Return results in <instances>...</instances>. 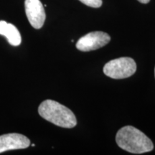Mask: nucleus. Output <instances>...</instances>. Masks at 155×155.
<instances>
[{
	"instance_id": "6e6552de",
	"label": "nucleus",
	"mask_w": 155,
	"mask_h": 155,
	"mask_svg": "<svg viewBox=\"0 0 155 155\" xmlns=\"http://www.w3.org/2000/svg\"><path fill=\"white\" fill-rule=\"evenodd\" d=\"M81 2L88 7L98 8L102 5V0H79Z\"/></svg>"
},
{
	"instance_id": "f257e3e1",
	"label": "nucleus",
	"mask_w": 155,
	"mask_h": 155,
	"mask_svg": "<svg viewBox=\"0 0 155 155\" xmlns=\"http://www.w3.org/2000/svg\"><path fill=\"white\" fill-rule=\"evenodd\" d=\"M118 146L133 154H143L154 149L152 141L137 128L127 126L119 129L116 136Z\"/></svg>"
},
{
	"instance_id": "9d476101",
	"label": "nucleus",
	"mask_w": 155,
	"mask_h": 155,
	"mask_svg": "<svg viewBox=\"0 0 155 155\" xmlns=\"http://www.w3.org/2000/svg\"><path fill=\"white\" fill-rule=\"evenodd\" d=\"M154 75H155V68H154Z\"/></svg>"
},
{
	"instance_id": "423d86ee",
	"label": "nucleus",
	"mask_w": 155,
	"mask_h": 155,
	"mask_svg": "<svg viewBox=\"0 0 155 155\" xmlns=\"http://www.w3.org/2000/svg\"><path fill=\"white\" fill-rule=\"evenodd\" d=\"M30 144V139L20 134L11 133L0 136V153L26 149Z\"/></svg>"
},
{
	"instance_id": "1a4fd4ad",
	"label": "nucleus",
	"mask_w": 155,
	"mask_h": 155,
	"mask_svg": "<svg viewBox=\"0 0 155 155\" xmlns=\"http://www.w3.org/2000/svg\"><path fill=\"white\" fill-rule=\"evenodd\" d=\"M139 2L142 3V4H147L150 2V0H138Z\"/></svg>"
},
{
	"instance_id": "7ed1b4c3",
	"label": "nucleus",
	"mask_w": 155,
	"mask_h": 155,
	"mask_svg": "<svg viewBox=\"0 0 155 155\" xmlns=\"http://www.w3.org/2000/svg\"><path fill=\"white\" fill-rule=\"evenodd\" d=\"M137 71V64L129 57L119 58L108 62L104 67V73L114 79L127 78L134 75Z\"/></svg>"
},
{
	"instance_id": "0eeeda50",
	"label": "nucleus",
	"mask_w": 155,
	"mask_h": 155,
	"mask_svg": "<svg viewBox=\"0 0 155 155\" xmlns=\"http://www.w3.org/2000/svg\"><path fill=\"white\" fill-rule=\"evenodd\" d=\"M0 35L5 36L13 46L19 45L22 41L21 35L16 27L3 20L0 21Z\"/></svg>"
},
{
	"instance_id": "20e7f679",
	"label": "nucleus",
	"mask_w": 155,
	"mask_h": 155,
	"mask_svg": "<svg viewBox=\"0 0 155 155\" xmlns=\"http://www.w3.org/2000/svg\"><path fill=\"white\" fill-rule=\"evenodd\" d=\"M111 40V37L106 32L96 31L83 36L76 42L78 50L83 52L96 50L107 45Z\"/></svg>"
},
{
	"instance_id": "39448f33",
	"label": "nucleus",
	"mask_w": 155,
	"mask_h": 155,
	"mask_svg": "<svg viewBox=\"0 0 155 155\" xmlns=\"http://www.w3.org/2000/svg\"><path fill=\"white\" fill-rule=\"evenodd\" d=\"M25 12L30 25L35 29L43 26L46 18L43 5L40 0H25Z\"/></svg>"
},
{
	"instance_id": "f03ea898",
	"label": "nucleus",
	"mask_w": 155,
	"mask_h": 155,
	"mask_svg": "<svg viewBox=\"0 0 155 155\" xmlns=\"http://www.w3.org/2000/svg\"><path fill=\"white\" fill-rule=\"evenodd\" d=\"M38 113L44 119L60 127L71 129L77 124L72 111L55 101H44L39 106Z\"/></svg>"
}]
</instances>
